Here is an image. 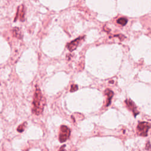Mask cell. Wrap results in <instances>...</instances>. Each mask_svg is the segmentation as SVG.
I'll return each mask as SVG.
<instances>
[{"mask_svg": "<svg viewBox=\"0 0 151 151\" xmlns=\"http://www.w3.org/2000/svg\"><path fill=\"white\" fill-rule=\"evenodd\" d=\"M46 105V100L43 96L41 90L38 86H36V92L34 96V99L33 102V113L36 115H40L42 114L44 110V107Z\"/></svg>", "mask_w": 151, "mask_h": 151, "instance_id": "obj_1", "label": "cell"}, {"mask_svg": "<svg viewBox=\"0 0 151 151\" xmlns=\"http://www.w3.org/2000/svg\"><path fill=\"white\" fill-rule=\"evenodd\" d=\"M70 135V129L64 125H63L60 128V132L59 134V140L61 143L66 142L68 139Z\"/></svg>", "mask_w": 151, "mask_h": 151, "instance_id": "obj_2", "label": "cell"}, {"mask_svg": "<svg viewBox=\"0 0 151 151\" xmlns=\"http://www.w3.org/2000/svg\"><path fill=\"white\" fill-rule=\"evenodd\" d=\"M150 125L147 122H140L137 127L138 134L140 136H146L148 135V132L150 129Z\"/></svg>", "mask_w": 151, "mask_h": 151, "instance_id": "obj_3", "label": "cell"}, {"mask_svg": "<svg viewBox=\"0 0 151 151\" xmlns=\"http://www.w3.org/2000/svg\"><path fill=\"white\" fill-rule=\"evenodd\" d=\"M83 39V37H79L76 38V40H73L72 42H70V43H68L67 46V48L69 50V51L70 52H73L74 50H75L77 47H78L79 44L82 41V40Z\"/></svg>", "mask_w": 151, "mask_h": 151, "instance_id": "obj_4", "label": "cell"}, {"mask_svg": "<svg viewBox=\"0 0 151 151\" xmlns=\"http://www.w3.org/2000/svg\"><path fill=\"white\" fill-rule=\"evenodd\" d=\"M24 16H25V11H24V6L23 5H21L18 7V10H17V13L16 15V18L14 21H15L18 18L21 21H24Z\"/></svg>", "mask_w": 151, "mask_h": 151, "instance_id": "obj_5", "label": "cell"}, {"mask_svg": "<svg viewBox=\"0 0 151 151\" xmlns=\"http://www.w3.org/2000/svg\"><path fill=\"white\" fill-rule=\"evenodd\" d=\"M125 103H126L128 107L130 110H131L133 112V113H134V116H136V115H138L139 114L138 111L136 110V107L135 106V103L132 101L131 100H126V101H125Z\"/></svg>", "mask_w": 151, "mask_h": 151, "instance_id": "obj_6", "label": "cell"}, {"mask_svg": "<svg viewBox=\"0 0 151 151\" xmlns=\"http://www.w3.org/2000/svg\"><path fill=\"white\" fill-rule=\"evenodd\" d=\"M13 34L14 37H15L18 39H21L23 38L22 32L21 31V30H20L19 28L15 27V28H13Z\"/></svg>", "mask_w": 151, "mask_h": 151, "instance_id": "obj_7", "label": "cell"}, {"mask_svg": "<svg viewBox=\"0 0 151 151\" xmlns=\"http://www.w3.org/2000/svg\"><path fill=\"white\" fill-rule=\"evenodd\" d=\"M105 93H106V95L107 96L106 106H108L110 104V103H111V100H112V97L113 96V92L112 91V90H110L109 89H107L106 90Z\"/></svg>", "mask_w": 151, "mask_h": 151, "instance_id": "obj_8", "label": "cell"}, {"mask_svg": "<svg viewBox=\"0 0 151 151\" xmlns=\"http://www.w3.org/2000/svg\"><path fill=\"white\" fill-rule=\"evenodd\" d=\"M27 125V123L26 122H25L23 123L21 125H20L19 126H18V128H17V129L18 132L22 133L24 131V130H25Z\"/></svg>", "mask_w": 151, "mask_h": 151, "instance_id": "obj_9", "label": "cell"}, {"mask_svg": "<svg viewBox=\"0 0 151 151\" xmlns=\"http://www.w3.org/2000/svg\"><path fill=\"white\" fill-rule=\"evenodd\" d=\"M117 23L122 26H125L128 23V19L125 18H120L117 20Z\"/></svg>", "mask_w": 151, "mask_h": 151, "instance_id": "obj_10", "label": "cell"}, {"mask_svg": "<svg viewBox=\"0 0 151 151\" xmlns=\"http://www.w3.org/2000/svg\"><path fill=\"white\" fill-rule=\"evenodd\" d=\"M78 89V86L76 85H73L71 87V89H70V92H74Z\"/></svg>", "mask_w": 151, "mask_h": 151, "instance_id": "obj_11", "label": "cell"}, {"mask_svg": "<svg viewBox=\"0 0 151 151\" xmlns=\"http://www.w3.org/2000/svg\"><path fill=\"white\" fill-rule=\"evenodd\" d=\"M65 145H63V146H62L61 148H60V150H59V151H65Z\"/></svg>", "mask_w": 151, "mask_h": 151, "instance_id": "obj_12", "label": "cell"}]
</instances>
